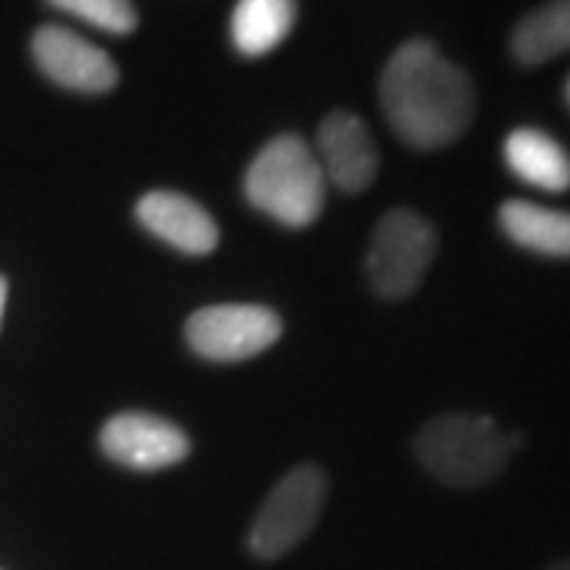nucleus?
<instances>
[{
    "mask_svg": "<svg viewBox=\"0 0 570 570\" xmlns=\"http://www.w3.org/2000/svg\"><path fill=\"white\" fill-rule=\"evenodd\" d=\"M381 105L396 137L412 149H444L475 118V89L466 70L431 41H406L381 73Z\"/></svg>",
    "mask_w": 570,
    "mask_h": 570,
    "instance_id": "1",
    "label": "nucleus"
},
{
    "mask_svg": "<svg viewBox=\"0 0 570 570\" xmlns=\"http://www.w3.org/2000/svg\"><path fill=\"white\" fill-rule=\"evenodd\" d=\"M434 254V225L412 209H390L367 245V279L381 298H406L422 285Z\"/></svg>",
    "mask_w": 570,
    "mask_h": 570,
    "instance_id": "5",
    "label": "nucleus"
},
{
    "mask_svg": "<svg viewBox=\"0 0 570 570\" xmlns=\"http://www.w3.org/2000/svg\"><path fill=\"white\" fill-rule=\"evenodd\" d=\"M317 163L326 184L346 194H362L377 178V146L362 118L348 111L326 115L317 130Z\"/></svg>",
    "mask_w": 570,
    "mask_h": 570,
    "instance_id": "9",
    "label": "nucleus"
},
{
    "mask_svg": "<svg viewBox=\"0 0 570 570\" xmlns=\"http://www.w3.org/2000/svg\"><path fill=\"white\" fill-rule=\"evenodd\" d=\"M184 333L206 362H245L283 336V321L266 305H213L200 307Z\"/></svg>",
    "mask_w": 570,
    "mask_h": 570,
    "instance_id": "6",
    "label": "nucleus"
},
{
    "mask_svg": "<svg viewBox=\"0 0 570 570\" xmlns=\"http://www.w3.org/2000/svg\"><path fill=\"white\" fill-rule=\"evenodd\" d=\"M245 197L285 228H305L324 209V168L302 137L283 134L254 156L245 175Z\"/></svg>",
    "mask_w": 570,
    "mask_h": 570,
    "instance_id": "3",
    "label": "nucleus"
},
{
    "mask_svg": "<svg viewBox=\"0 0 570 570\" xmlns=\"http://www.w3.org/2000/svg\"><path fill=\"white\" fill-rule=\"evenodd\" d=\"M504 163L520 178L539 190L564 194L570 190L568 149L535 127H517L504 140Z\"/></svg>",
    "mask_w": 570,
    "mask_h": 570,
    "instance_id": "11",
    "label": "nucleus"
},
{
    "mask_svg": "<svg viewBox=\"0 0 570 570\" xmlns=\"http://www.w3.org/2000/svg\"><path fill=\"white\" fill-rule=\"evenodd\" d=\"M99 444L108 460L140 472L178 466L190 453L187 431L149 412H121L108 419L99 434Z\"/></svg>",
    "mask_w": 570,
    "mask_h": 570,
    "instance_id": "7",
    "label": "nucleus"
},
{
    "mask_svg": "<svg viewBox=\"0 0 570 570\" xmlns=\"http://www.w3.org/2000/svg\"><path fill=\"white\" fill-rule=\"evenodd\" d=\"M568 102H570V80H568Z\"/></svg>",
    "mask_w": 570,
    "mask_h": 570,
    "instance_id": "18",
    "label": "nucleus"
},
{
    "mask_svg": "<svg viewBox=\"0 0 570 570\" xmlns=\"http://www.w3.org/2000/svg\"><path fill=\"white\" fill-rule=\"evenodd\" d=\"M326 494H330V482L324 469L314 463L292 469L285 479L276 482V489L269 491L264 508L257 510L250 523L247 532L250 554L261 561H276L298 549L317 527Z\"/></svg>",
    "mask_w": 570,
    "mask_h": 570,
    "instance_id": "4",
    "label": "nucleus"
},
{
    "mask_svg": "<svg viewBox=\"0 0 570 570\" xmlns=\"http://www.w3.org/2000/svg\"><path fill=\"white\" fill-rule=\"evenodd\" d=\"M3 307H7V279L0 276V324H3Z\"/></svg>",
    "mask_w": 570,
    "mask_h": 570,
    "instance_id": "16",
    "label": "nucleus"
},
{
    "mask_svg": "<svg viewBox=\"0 0 570 570\" xmlns=\"http://www.w3.org/2000/svg\"><path fill=\"white\" fill-rule=\"evenodd\" d=\"M32 58L51 82L70 92L102 96L118 86V63L99 45L86 41L63 26H41L32 36Z\"/></svg>",
    "mask_w": 570,
    "mask_h": 570,
    "instance_id": "8",
    "label": "nucleus"
},
{
    "mask_svg": "<svg viewBox=\"0 0 570 570\" xmlns=\"http://www.w3.org/2000/svg\"><path fill=\"white\" fill-rule=\"evenodd\" d=\"M48 3L111 36H127L140 22L134 0H48Z\"/></svg>",
    "mask_w": 570,
    "mask_h": 570,
    "instance_id": "15",
    "label": "nucleus"
},
{
    "mask_svg": "<svg viewBox=\"0 0 570 570\" xmlns=\"http://www.w3.org/2000/svg\"><path fill=\"white\" fill-rule=\"evenodd\" d=\"M295 13V0H238L232 13L235 48L245 58H264L288 39Z\"/></svg>",
    "mask_w": 570,
    "mask_h": 570,
    "instance_id": "13",
    "label": "nucleus"
},
{
    "mask_svg": "<svg viewBox=\"0 0 570 570\" xmlns=\"http://www.w3.org/2000/svg\"><path fill=\"white\" fill-rule=\"evenodd\" d=\"M549 570H570V558H564V561H554Z\"/></svg>",
    "mask_w": 570,
    "mask_h": 570,
    "instance_id": "17",
    "label": "nucleus"
},
{
    "mask_svg": "<svg viewBox=\"0 0 570 570\" xmlns=\"http://www.w3.org/2000/svg\"><path fill=\"white\" fill-rule=\"evenodd\" d=\"M498 223L513 245L542 257H570V213L530 200H508L498 213Z\"/></svg>",
    "mask_w": 570,
    "mask_h": 570,
    "instance_id": "12",
    "label": "nucleus"
},
{
    "mask_svg": "<svg viewBox=\"0 0 570 570\" xmlns=\"http://www.w3.org/2000/svg\"><path fill=\"white\" fill-rule=\"evenodd\" d=\"M510 51L527 67L554 61L570 51V0H549L546 7L517 22L510 36Z\"/></svg>",
    "mask_w": 570,
    "mask_h": 570,
    "instance_id": "14",
    "label": "nucleus"
},
{
    "mask_svg": "<svg viewBox=\"0 0 570 570\" xmlns=\"http://www.w3.org/2000/svg\"><path fill=\"white\" fill-rule=\"evenodd\" d=\"M520 438L501 431L489 415L448 412L415 434V460L448 489H482L508 469Z\"/></svg>",
    "mask_w": 570,
    "mask_h": 570,
    "instance_id": "2",
    "label": "nucleus"
},
{
    "mask_svg": "<svg viewBox=\"0 0 570 570\" xmlns=\"http://www.w3.org/2000/svg\"><path fill=\"white\" fill-rule=\"evenodd\" d=\"M137 219L149 235H156L168 247L206 257L219 245V228L204 206L175 190H153L137 204Z\"/></svg>",
    "mask_w": 570,
    "mask_h": 570,
    "instance_id": "10",
    "label": "nucleus"
}]
</instances>
